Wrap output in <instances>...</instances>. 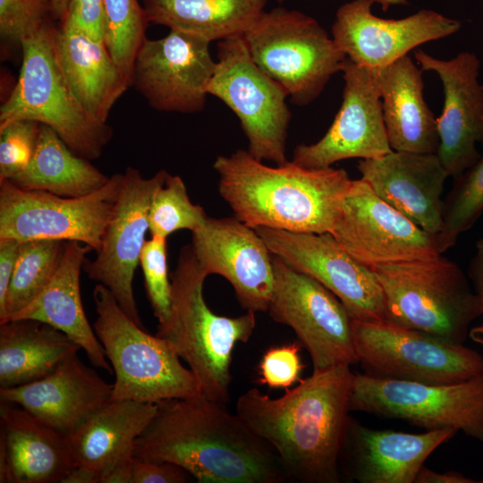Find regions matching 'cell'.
I'll return each instance as SVG.
<instances>
[{"mask_svg":"<svg viewBox=\"0 0 483 483\" xmlns=\"http://www.w3.org/2000/svg\"><path fill=\"white\" fill-rule=\"evenodd\" d=\"M135 443L138 459L176 464L201 483H282L273 448L226 404L200 394L157 402Z\"/></svg>","mask_w":483,"mask_h":483,"instance_id":"obj_1","label":"cell"},{"mask_svg":"<svg viewBox=\"0 0 483 483\" xmlns=\"http://www.w3.org/2000/svg\"><path fill=\"white\" fill-rule=\"evenodd\" d=\"M350 365L313 372L278 398L253 387L236 413L275 452L287 479L339 483V456L354 373Z\"/></svg>","mask_w":483,"mask_h":483,"instance_id":"obj_2","label":"cell"},{"mask_svg":"<svg viewBox=\"0 0 483 483\" xmlns=\"http://www.w3.org/2000/svg\"><path fill=\"white\" fill-rule=\"evenodd\" d=\"M213 167L220 196L253 229L331 233L352 182L344 169L270 166L244 149L218 156Z\"/></svg>","mask_w":483,"mask_h":483,"instance_id":"obj_3","label":"cell"},{"mask_svg":"<svg viewBox=\"0 0 483 483\" xmlns=\"http://www.w3.org/2000/svg\"><path fill=\"white\" fill-rule=\"evenodd\" d=\"M208 275L191 245L182 248L170 276V314L158 323L157 335L188 365L200 394L226 404L232 353L237 342L246 343L252 335L256 315L252 311L235 318L215 314L203 296Z\"/></svg>","mask_w":483,"mask_h":483,"instance_id":"obj_4","label":"cell"},{"mask_svg":"<svg viewBox=\"0 0 483 483\" xmlns=\"http://www.w3.org/2000/svg\"><path fill=\"white\" fill-rule=\"evenodd\" d=\"M57 28L48 20L21 43L19 78L0 107V125L17 120L38 122L50 127L77 156L97 159L113 130L89 115L73 95L56 51Z\"/></svg>","mask_w":483,"mask_h":483,"instance_id":"obj_5","label":"cell"},{"mask_svg":"<svg viewBox=\"0 0 483 483\" xmlns=\"http://www.w3.org/2000/svg\"><path fill=\"white\" fill-rule=\"evenodd\" d=\"M370 269L382 289L389 321L464 343L471 323L481 317L469 276L443 254Z\"/></svg>","mask_w":483,"mask_h":483,"instance_id":"obj_6","label":"cell"},{"mask_svg":"<svg viewBox=\"0 0 483 483\" xmlns=\"http://www.w3.org/2000/svg\"><path fill=\"white\" fill-rule=\"evenodd\" d=\"M93 300V328L115 377L111 400L157 403L199 394L193 374L172 347L129 318L106 286L94 287Z\"/></svg>","mask_w":483,"mask_h":483,"instance_id":"obj_7","label":"cell"},{"mask_svg":"<svg viewBox=\"0 0 483 483\" xmlns=\"http://www.w3.org/2000/svg\"><path fill=\"white\" fill-rule=\"evenodd\" d=\"M243 38L253 61L296 106L318 97L347 59L314 18L284 7L265 11Z\"/></svg>","mask_w":483,"mask_h":483,"instance_id":"obj_8","label":"cell"},{"mask_svg":"<svg viewBox=\"0 0 483 483\" xmlns=\"http://www.w3.org/2000/svg\"><path fill=\"white\" fill-rule=\"evenodd\" d=\"M365 374L425 384H452L483 372V356L464 345L389 320H352Z\"/></svg>","mask_w":483,"mask_h":483,"instance_id":"obj_9","label":"cell"},{"mask_svg":"<svg viewBox=\"0 0 483 483\" xmlns=\"http://www.w3.org/2000/svg\"><path fill=\"white\" fill-rule=\"evenodd\" d=\"M208 95L222 100L238 117L248 152L260 161L283 165L291 112L285 89L251 58L243 35L219 40Z\"/></svg>","mask_w":483,"mask_h":483,"instance_id":"obj_10","label":"cell"},{"mask_svg":"<svg viewBox=\"0 0 483 483\" xmlns=\"http://www.w3.org/2000/svg\"><path fill=\"white\" fill-rule=\"evenodd\" d=\"M350 411L402 419L424 430L453 428L483 442V372L452 384L354 373Z\"/></svg>","mask_w":483,"mask_h":483,"instance_id":"obj_11","label":"cell"},{"mask_svg":"<svg viewBox=\"0 0 483 483\" xmlns=\"http://www.w3.org/2000/svg\"><path fill=\"white\" fill-rule=\"evenodd\" d=\"M122 181L123 174H114L99 190L79 198L26 191L9 180L0 181V239L78 242L97 252Z\"/></svg>","mask_w":483,"mask_h":483,"instance_id":"obj_12","label":"cell"},{"mask_svg":"<svg viewBox=\"0 0 483 483\" xmlns=\"http://www.w3.org/2000/svg\"><path fill=\"white\" fill-rule=\"evenodd\" d=\"M275 284L267 311L290 326L307 349L313 372L358 362L352 318L327 288L274 256Z\"/></svg>","mask_w":483,"mask_h":483,"instance_id":"obj_13","label":"cell"},{"mask_svg":"<svg viewBox=\"0 0 483 483\" xmlns=\"http://www.w3.org/2000/svg\"><path fill=\"white\" fill-rule=\"evenodd\" d=\"M331 234L369 268L441 254L435 235L380 199L360 178L352 180Z\"/></svg>","mask_w":483,"mask_h":483,"instance_id":"obj_14","label":"cell"},{"mask_svg":"<svg viewBox=\"0 0 483 483\" xmlns=\"http://www.w3.org/2000/svg\"><path fill=\"white\" fill-rule=\"evenodd\" d=\"M255 230L274 256L333 292L352 320H387L383 292L374 272L352 257L331 233Z\"/></svg>","mask_w":483,"mask_h":483,"instance_id":"obj_15","label":"cell"},{"mask_svg":"<svg viewBox=\"0 0 483 483\" xmlns=\"http://www.w3.org/2000/svg\"><path fill=\"white\" fill-rule=\"evenodd\" d=\"M167 175L166 171L160 170L145 178L139 169L126 168L101 246L96 258L86 259L83 266L88 277L106 286L128 317L140 326L133 279L149 231L150 204Z\"/></svg>","mask_w":483,"mask_h":483,"instance_id":"obj_16","label":"cell"},{"mask_svg":"<svg viewBox=\"0 0 483 483\" xmlns=\"http://www.w3.org/2000/svg\"><path fill=\"white\" fill-rule=\"evenodd\" d=\"M209 43L176 30H170L161 38H146L134 60L131 86L157 111H202L208 96L206 87L216 64Z\"/></svg>","mask_w":483,"mask_h":483,"instance_id":"obj_17","label":"cell"},{"mask_svg":"<svg viewBox=\"0 0 483 483\" xmlns=\"http://www.w3.org/2000/svg\"><path fill=\"white\" fill-rule=\"evenodd\" d=\"M342 72L344 87L341 106L320 140L295 148L292 161L301 166L327 168L341 160L377 158L393 151L381 98L370 72L349 58Z\"/></svg>","mask_w":483,"mask_h":483,"instance_id":"obj_18","label":"cell"},{"mask_svg":"<svg viewBox=\"0 0 483 483\" xmlns=\"http://www.w3.org/2000/svg\"><path fill=\"white\" fill-rule=\"evenodd\" d=\"M376 0H352L339 7L332 38L347 58L368 70L385 67L423 43L443 38L461 29L459 21L432 10H419L400 20L372 13Z\"/></svg>","mask_w":483,"mask_h":483,"instance_id":"obj_19","label":"cell"},{"mask_svg":"<svg viewBox=\"0 0 483 483\" xmlns=\"http://www.w3.org/2000/svg\"><path fill=\"white\" fill-rule=\"evenodd\" d=\"M191 248L208 275L230 283L242 309L267 311L275 284L274 255L255 229L235 216H208L192 232Z\"/></svg>","mask_w":483,"mask_h":483,"instance_id":"obj_20","label":"cell"},{"mask_svg":"<svg viewBox=\"0 0 483 483\" xmlns=\"http://www.w3.org/2000/svg\"><path fill=\"white\" fill-rule=\"evenodd\" d=\"M423 72L439 77L444 106L436 117L437 156L449 176L455 178L473 165L483 148V86L479 80L480 61L473 52L462 51L451 59H439L422 49L414 52Z\"/></svg>","mask_w":483,"mask_h":483,"instance_id":"obj_21","label":"cell"},{"mask_svg":"<svg viewBox=\"0 0 483 483\" xmlns=\"http://www.w3.org/2000/svg\"><path fill=\"white\" fill-rule=\"evenodd\" d=\"M453 428L406 433L374 429L348 417L339 465L359 483H415L428 456L456 434Z\"/></svg>","mask_w":483,"mask_h":483,"instance_id":"obj_22","label":"cell"},{"mask_svg":"<svg viewBox=\"0 0 483 483\" xmlns=\"http://www.w3.org/2000/svg\"><path fill=\"white\" fill-rule=\"evenodd\" d=\"M357 168L380 199L428 233L440 232L442 193L449 175L437 154L393 150L361 159Z\"/></svg>","mask_w":483,"mask_h":483,"instance_id":"obj_23","label":"cell"},{"mask_svg":"<svg viewBox=\"0 0 483 483\" xmlns=\"http://www.w3.org/2000/svg\"><path fill=\"white\" fill-rule=\"evenodd\" d=\"M74 466L70 436L1 400V483H62Z\"/></svg>","mask_w":483,"mask_h":483,"instance_id":"obj_24","label":"cell"},{"mask_svg":"<svg viewBox=\"0 0 483 483\" xmlns=\"http://www.w3.org/2000/svg\"><path fill=\"white\" fill-rule=\"evenodd\" d=\"M113 384L86 366L77 353L45 377L0 388V400L15 403L55 429L71 436L111 400Z\"/></svg>","mask_w":483,"mask_h":483,"instance_id":"obj_25","label":"cell"},{"mask_svg":"<svg viewBox=\"0 0 483 483\" xmlns=\"http://www.w3.org/2000/svg\"><path fill=\"white\" fill-rule=\"evenodd\" d=\"M381 98L384 123L393 150L437 153L436 117L424 98L423 71L409 55L369 70Z\"/></svg>","mask_w":483,"mask_h":483,"instance_id":"obj_26","label":"cell"},{"mask_svg":"<svg viewBox=\"0 0 483 483\" xmlns=\"http://www.w3.org/2000/svg\"><path fill=\"white\" fill-rule=\"evenodd\" d=\"M58 58L76 99L94 119L106 123L111 109L131 86L130 79L96 40L66 16L57 28Z\"/></svg>","mask_w":483,"mask_h":483,"instance_id":"obj_27","label":"cell"},{"mask_svg":"<svg viewBox=\"0 0 483 483\" xmlns=\"http://www.w3.org/2000/svg\"><path fill=\"white\" fill-rule=\"evenodd\" d=\"M91 250L83 243L66 242L60 267L49 284L31 303L9 320L29 318L52 326L74 341L92 365L111 373L112 366L86 317L80 296V272L86 255Z\"/></svg>","mask_w":483,"mask_h":483,"instance_id":"obj_28","label":"cell"},{"mask_svg":"<svg viewBox=\"0 0 483 483\" xmlns=\"http://www.w3.org/2000/svg\"><path fill=\"white\" fill-rule=\"evenodd\" d=\"M157 410V403L131 400H110L103 404L70 436L75 466L101 475L133 455L136 440Z\"/></svg>","mask_w":483,"mask_h":483,"instance_id":"obj_29","label":"cell"},{"mask_svg":"<svg viewBox=\"0 0 483 483\" xmlns=\"http://www.w3.org/2000/svg\"><path fill=\"white\" fill-rule=\"evenodd\" d=\"M80 347L52 326L35 319L0 324V388L39 380Z\"/></svg>","mask_w":483,"mask_h":483,"instance_id":"obj_30","label":"cell"},{"mask_svg":"<svg viewBox=\"0 0 483 483\" xmlns=\"http://www.w3.org/2000/svg\"><path fill=\"white\" fill-rule=\"evenodd\" d=\"M267 0H141L149 23L209 42L242 36L265 12Z\"/></svg>","mask_w":483,"mask_h":483,"instance_id":"obj_31","label":"cell"},{"mask_svg":"<svg viewBox=\"0 0 483 483\" xmlns=\"http://www.w3.org/2000/svg\"><path fill=\"white\" fill-rule=\"evenodd\" d=\"M89 161L74 154L50 127L41 124L30 162L9 181L26 191L79 198L99 190L110 177Z\"/></svg>","mask_w":483,"mask_h":483,"instance_id":"obj_32","label":"cell"},{"mask_svg":"<svg viewBox=\"0 0 483 483\" xmlns=\"http://www.w3.org/2000/svg\"><path fill=\"white\" fill-rule=\"evenodd\" d=\"M65 241L40 239L22 242L0 324L31 303L49 284L62 262Z\"/></svg>","mask_w":483,"mask_h":483,"instance_id":"obj_33","label":"cell"},{"mask_svg":"<svg viewBox=\"0 0 483 483\" xmlns=\"http://www.w3.org/2000/svg\"><path fill=\"white\" fill-rule=\"evenodd\" d=\"M483 214V151L477 161L453 178L443 199L442 228L436 235L437 250L443 254L470 230Z\"/></svg>","mask_w":483,"mask_h":483,"instance_id":"obj_34","label":"cell"},{"mask_svg":"<svg viewBox=\"0 0 483 483\" xmlns=\"http://www.w3.org/2000/svg\"><path fill=\"white\" fill-rule=\"evenodd\" d=\"M105 30L103 41L122 72L131 82L137 53L149 24L140 0H103Z\"/></svg>","mask_w":483,"mask_h":483,"instance_id":"obj_35","label":"cell"},{"mask_svg":"<svg viewBox=\"0 0 483 483\" xmlns=\"http://www.w3.org/2000/svg\"><path fill=\"white\" fill-rule=\"evenodd\" d=\"M207 217L204 208L190 199L183 180L168 174L151 201L148 229L151 236L167 238L179 230L192 233Z\"/></svg>","mask_w":483,"mask_h":483,"instance_id":"obj_36","label":"cell"},{"mask_svg":"<svg viewBox=\"0 0 483 483\" xmlns=\"http://www.w3.org/2000/svg\"><path fill=\"white\" fill-rule=\"evenodd\" d=\"M140 266L146 294L158 323L164 322L171 310V278L168 275L166 238L151 236L142 249Z\"/></svg>","mask_w":483,"mask_h":483,"instance_id":"obj_37","label":"cell"},{"mask_svg":"<svg viewBox=\"0 0 483 483\" xmlns=\"http://www.w3.org/2000/svg\"><path fill=\"white\" fill-rule=\"evenodd\" d=\"M40 125L31 120H17L0 125V181L12 179L29 165Z\"/></svg>","mask_w":483,"mask_h":483,"instance_id":"obj_38","label":"cell"},{"mask_svg":"<svg viewBox=\"0 0 483 483\" xmlns=\"http://www.w3.org/2000/svg\"><path fill=\"white\" fill-rule=\"evenodd\" d=\"M49 14V0H0L1 37L21 46L41 29Z\"/></svg>","mask_w":483,"mask_h":483,"instance_id":"obj_39","label":"cell"},{"mask_svg":"<svg viewBox=\"0 0 483 483\" xmlns=\"http://www.w3.org/2000/svg\"><path fill=\"white\" fill-rule=\"evenodd\" d=\"M301 343L269 348L258 365V382L272 388L287 389L301 380L304 368L301 360Z\"/></svg>","mask_w":483,"mask_h":483,"instance_id":"obj_40","label":"cell"},{"mask_svg":"<svg viewBox=\"0 0 483 483\" xmlns=\"http://www.w3.org/2000/svg\"><path fill=\"white\" fill-rule=\"evenodd\" d=\"M86 34L103 40L105 13L103 0H70L68 14Z\"/></svg>","mask_w":483,"mask_h":483,"instance_id":"obj_41","label":"cell"},{"mask_svg":"<svg viewBox=\"0 0 483 483\" xmlns=\"http://www.w3.org/2000/svg\"><path fill=\"white\" fill-rule=\"evenodd\" d=\"M188 472L165 462H152L134 457L132 483H184Z\"/></svg>","mask_w":483,"mask_h":483,"instance_id":"obj_42","label":"cell"},{"mask_svg":"<svg viewBox=\"0 0 483 483\" xmlns=\"http://www.w3.org/2000/svg\"><path fill=\"white\" fill-rule=\"evenodd\" d=\"M21 243L12 238L0 239V310L5 303Z\"/></svg>","mask_w":483,"mask_h":483,"instance_id":"obj_43","label":"cell"},{"mask_svg":"<svg viewBox=\"0 0 483 483\" xmlns=\"http://www.w3.org/2000/svg\"><path fill=\"white\" fill-rule=\"evenodd\" d=\"M483 480L469 478L455 470L436 471L425 465L419 470L415 483H482Z\"/></svg>","mask_w":483,"mask_h":483,"instance_id":"obj_44","label":"cell"},{"mask_svg":"<svg viewBox=\"0 0 483 483\" xmlns=\"http://www.w3.org/2000/svg\"><path fill=\"white\" fill-rule=\"evenodd\" d=\"M468 276L479 298L483 318V238L476 242L475 252L469 264Z\"/></svg>","mask_w":483,"mask_h":483,"instance_id":"obj_45","label":"cell"},{"mask_svg":"<svg viewBox=\"0 0 483 483\" xmlns=\"http://www.w3.org/2000/svg\"><path fill=\"white\" fill-rule=\"evenodd\" d=\"M134 455L126 457L100 475V483H132Z\"/></svg>","mask_w":483,"mask_h":483,"instance_id":"obj_46","label":"cell"},{"mask_svg":"<svg viewBox=\"0 0 483 483\" xmlns=\"http://www.w3.org/2000/svg\"><path fill=\"white\" fill-rule=\"evenodd\" d=\"M62 483H100V474L86 467L75 466Z\"/></svg>","mask_w":483,"mask_h":483,"instance_id":"obj_47","label":"cell"},{"mask_svg":"<svg viewBox=\"0 0 483 483\" xmlns=\"http://www.w3.org/2000/svg\"><path fill=\"white\" fill-rule=\"evenodd\" d=\"M52 6V16L63 22L69 11L70 0H49Z\"/></svg>","mask_w":483,"mask_h":483,"instance_id":"obj_48","label":"cell"},{"mask_svg":"<svg viewBox=\"0 0 483 483\" xmlns=\"http://www.w3.org/2000/svg\"><path fill=\"white\" fill-rule=\"evenodd\" d=\"M469 337L478 344H479L483 350V323L480 325L470 327L469 332Z\"/></svg>","mask_w":483,"mask_h":483,"instance_id":"obj_49","label":"cell"},{"mask_svg":"<svg viewBox=\"0 0 483 483\" xmlns=\"http://www.w3.org/2000/svg\"><path fill=\"white\" fill-rule=\"evenodd\" d=\"M278 2H283L284 0H276ZM377 3L380 4L383 11H386L390 5L395 4H407V0H376Z\"/></svg>","mask_w":483,"mask_h":483,"instance_id":"obj_50","label":"cell"},{"mask_svg":"<svg viewBox=\"0 0 483 483\" xmlns=\"http://www.w3.org/2000/svg\"><path fill=\"white\" fill-rule=\"evenodd\" d=\"M482 86H483V83H482Z\"/></svg>","mask_w":483,"mask_h":483,"instance_id":"obj_51","label":"cell"}]
</instances>
